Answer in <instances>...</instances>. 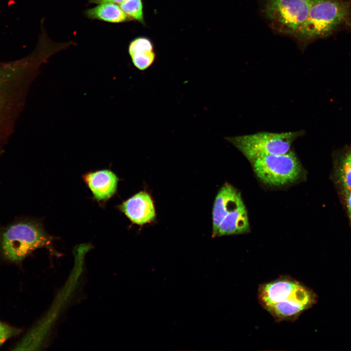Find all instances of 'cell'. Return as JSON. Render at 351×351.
<instances>
[{
    "label": "cell",
    "instance_id": "3",
    "mask_svg": "<svg viewBox=\"0 0 351 351\" xmlns=\"http://www.w3.org/2000/svg\"><path fill=\"white\" fill-rule=\"evenodd\" d=\"M40 64L28 59L0 66V130L13 117Z\"/></svg>",
    "mask_w": 351,
    "mask_h": 351
},
{
    "label": "cell",
    "instance_id": "7",
    "mask_svg": "<svg viewBox=\"0 0 351 351\" xmlns=\"http://www.w3.org/2000/svg\"><path fill=\"white\" fill-rule=\"evenodd\" d=\"M254 173L263 183L281 186L296 181L302 173L301 165L293 152L270 155L251 162Z\"/></svg>",
    "mask_w": 351,
    "mask_h": 351
},
{
    "label": "cell",
    "instance_id": "10",
    "mask_svg": "<svg viewBox=\"0 0 351 351\" xmlns=\"http://www.w3.org/2000/svg\"><path fill=\"white\" fill-rule=\"evenodd\" d=\"M243 200L240 193L232 185L225 184L216 195L213 210V237L217 236L224 217Z\"/></svg>",
    "mask_w": 351,
    "mask_h": 351
},
{
    "label": "cell",
    "instance_id": "1",
    "mask_svg": "<svg viewBox=\"0 0 351 351\" xmlns=\"http://www.w3.org/2000/svg\"><path fill=\"white\" fill-rule=\"evenodd\" d=\"M257 296L263 308L278 322L296 320L317 301L312 289L285 276L260 285Z\"/></svg>",
    "mask_w": 351,
    "mask_h": 351
},
{
    "label": "cell",
    "instance_id": "9",
    "mask_svg": "<svg viewBox=\"0 0 351 351\" xmlns=\"http://www.w3.org/2000/svg\"><path fill=\"white\" fill-rule=\"evenodd\" d=\"M120 210L134 223L142 225L153 221L156 212L151 196L146 192L135 195L120 206Z\"/></svg>",
    "mask_w": 351,
    "mask_h": 351
},
{
    "label": "cell",
    "instance_id": "4",
    "mask_svg": "<svg viewBox=\"0 0 351 351\" xmlns=\"http://www.w3.org/2000/svg\"><path fill=\"white\" fill-rule=\"evenodd\" d=\"M52 239L36 224L20 222L13 224L3 233L1 247L7 259L18 261L38 248H46L53 253Z\"/></svg>",
    "mask_w": 351,
    "mask_h": 351
},
{
    "label": "cell",
    "instance_id": "5",
    "mask_svg": "<svg viewBox=\"0 0 351 351\" xmlns=\"http://www.w3.org/2000/svg\"><path fill=\"white\" fill-rule=\"evenodd\" d=\"M304 133L303 131L278 133L264 132L227 137L226 139L252 162L258 158L267 155L288 152L293 142Z\"/></svg>",
    "mask_w": 351,
    "mask_h": 351
},
{
    "label": "cell",
    "instance_id": "2",
    "mask_svg": "<svg viewBox=\"0 0 351 351\" xmlns=\"http://www.w3.org/2000/svg\"><path fill=\"white\" fill-rule=\"evenodd\" d=\"M351 28V0H313L306 20L294 33L304 43Z\"/></svg>",
    "mask_w": 351,
    "mask_h": 351
},
{
    "label": "cell",
    "instance_id": "8",
    "mask_svg": "<svg viewBox=\"0 0 351 351\" xmlns=\"http://www.w3.org/2000/svg\"><path fill=\"white\" fill-rule=\"evenodd\" d=\"M330 176L339 196L351 190V144L333 152Z\"/></svg>",
    "mask_w": 351,
    "mask_h": 351
},
{
    "label": "cell",
    "instance_id": "14",
    "mask_svg": "<svg viewBox=\"0 0 351 351\" xmlns=\"http://www.w3.org/2000/svg\"><path fill=\"white\" fill-rule=\"evenodd\" d=\"M119 6L127 16L140 22H143L141 0H125L119 3Z\"/></svg>",
    "mask_w": 351,
    "mask_h": 351
},
{
    "label": "cell",
    "instance_id": "16",
    "mask_svg": "<svg viewBox=\"0 0 351 351\" xmlns=\"http://www.w3.org/2000/svg\"><path fill=\"white\" fill-rule=\"evenodd\" d=\"M153 51L151 41L145 38H139L131 42L129 47L130 55L136 52Z\"/></svg>",
    "mask_w": 351,
    "mask_h": 351
},
{
    "label": "cell",
    "instance_id": "12",
    "mask_svg": "<svg viewBox=\"0 0 351 351\" xmlns=\"http://www.w3.org/2000/svg\"><path fill=\"white\" fill-rule=\"evenodd\" d=\"M249 231L248 214L243 201L224 217L219 225L217 235L242 234Z\"/></svg>",
    "mask_w": 351,
    "mask_h": 351
},
{
    "label": "cell",
    "instance_id": "13",
    "mask_svg": "<svg viewBox=\"0 0 351 351\" xmlns=\"http://www.w3.org/2000/svg\"><path fill=\"white\" fill-rule=\"evenodd\" d=\"M87 15L92 19H97L111 22H120L125 21L127 16L120 8L114 3H101L89 9Z\"/></svg>",
    "mask_w": 351,
    "mask_h": 351
},
{
    "label": "cell",
    "instance_id": "6",
    "mask_svg": "<svg viewBox=\"0 0 351 351\" xmlns=\"http://www.w3.org/2000/svg\"><path fill=\"white\" fill-rule=\"evenodd\" d=\"M312 1L259 0V8L273 29L292 36L306 20Z\"/></svg>",
    "mask_w": 351,
    "mask_h": 351
},
{
    "label": "cell",
    "instance_id": "11",
    "mask_svg": "<svg viewBox=\"0 0 351 351\" xmlns=\"http://www.w3.org/2000/svg\"><path fill=\"white\" fill-rule=\"evenodd\" d=\"M84 179L98 200L108 199L116 192L118 178L110 170L89 173L84 176Z\"/></svg>",
    "mask_w": 351,
    "mask_h": 351
},
{
    "label": "cell",
    "instance_id": "15",
    "mask_svg": "<svg viewBox=\"0 0 351 351\" xmlns=\"http://www.w3.org/2000/svg\"><path fill=\"white\" fill-rule=\"evenodd\" d=\"M130 55L134 66L140 71H144L149 68L156 59V54L154 51L136 52Z\"/></svg>",
    "mask_w": 351,
    "mask_h": 351
},
{
    "label": "cell",
    "instance_id": "19",
    "mask_svg": "<svg viewBox=\"0 0 351 351\" xmlns=\"http://www.w3.org/2000/svg\"><path fill=\"white\" fill-rule=\"evenodd\" d=\"M125 0H90L92 2L101 4L103 3H120Z\"/></svg>",
    "mask_w": 351,
    "mask_h": 351
},
{
    "label": "cell",
    "instance_id": "17",
    "mask_svg": "<svg viewBox=\"0 0 351 351\" xmlns=\"http://www.w3.org/2000/svg\"><path fill=\"white\" fill-rule=\"evenodd\" d=\"M18 329L0 321V347L9 338L19 333Z\"/></svg>",
    "mask_w": 351,
    "mask_h": 351
},
{
    "label": "cell",
    "instance_id": "18",
    "mask_svg": "<svg viewBox=\"0 0 351 351\" xmlns=\"http://www.w3.org/2000/svg\"><path fill=\"white\" fill-rule=\"evenodd\" d=\"M339 198L346 211L349 226L351 230V190L339 196Z\"/></svg>",
    "mask_w": 351,
    "mask_h": 351
}]
</instances>
